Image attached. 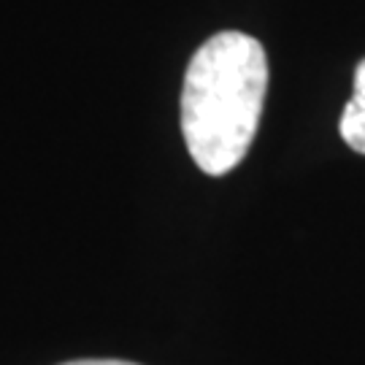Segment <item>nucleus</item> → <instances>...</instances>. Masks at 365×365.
<instances>
[{"label": "nucleus", "mask_w": 365, "mask_h": 365, "mask_svg": "<svg viewBox=\"0 0 365 365\" xmlns=\"http://www.w3.org/2000/svg\"><path fill=\"white\" fill-rule=\"evenodd\" d=\"M341 138L357 155H365V60L354 71V92L341 114Z\"/></svg>", "instance_id": "obj_2"}, {"label": "nucleus", "mask_w": 365, "mask_h": 365, "mask_svg": "<svg viewBox=\"0 0 365 365\" xmlns=\"http://www.w3.org/2000/svg\"><path fill=\"white\" fill-rule=\"evenodd\" d=\"M63 365H135V363H128V360H73V363H63Z\"/></svg>", "instance_id": "obj_3"}, {"label": "nucleus", "mask_w": 365, "mask_h": 365, "mask_svg": "<svg viewBox=\"0 0 365 365\" xmlns=\"http://www.w3.org/2000/svg\"><path fill=\"white\" fill-rule=\"evenodd\" d=\"M268 90V57L257 38L225 30L190 60L182 87V133L195 165L225 176L247 157Z\"/></svg>", "instance_id": "obj_1"}]
</instances>
